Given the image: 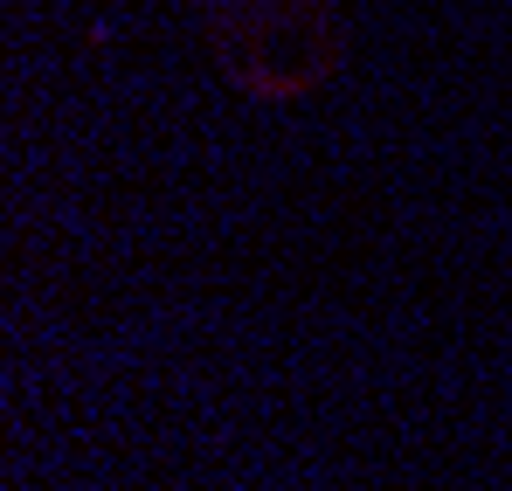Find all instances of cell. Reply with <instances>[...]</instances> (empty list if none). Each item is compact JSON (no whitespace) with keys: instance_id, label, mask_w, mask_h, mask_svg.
Segmentation results:
<instances>
[{"instance_id":"1","label":"cell","mask_w":512,"mask_h":491,"mask_svg":"<svg viewBox=\"0 0 512 491\" xmlns=\"http://www.w3.org/2000/svg\"><path fill=\"white\" fill-rule=\"evenodd\" d=\"M201 56L250 104L291 111L346 77L360 0H180Z\"/></svg>"}]
</instances>
